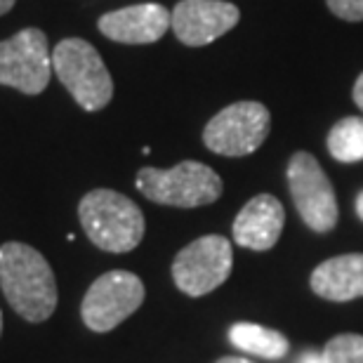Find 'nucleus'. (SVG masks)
I'll use <instances>...</instances> for the list:
<instances>
[{
	"mask_svg": "<svg viewBox=\"0 0 363 363\" xmlns=\"http://www.w3.org/2000/svg\"><path fill=\"white\" fill-rule=\"evenodd\" d=\"M354 101H357V106L363 111V74L357 78V83H354Z\"/></svg>",
	"mask_w": 363,
	"mask_h": 363,
	"instance_id": "6ab92c4d",
	"label": "nucleus"
},
{
	"mask_svg": "<svg viewBox=\"0 0 363 363\" xmlns=\"http://www.w3.org/2000/svg\"><path fill=\"white\" fill-rule=\"evenodd\" d=\"M311 290L328 302H352L363 297V252L325 259L311 272Z\"/></svg>",
	"mask_w": 363,
	"mask_h": 363,
	"instance_id": "ddd939ff",
	"label": "nucleus"
},
{
	"mask_svg": "<svg viewBox=\"0 0 363 363\" xmlns=\"http://www.w3.org/2000/svg\"><path fill=\"white\" fill-rule=\"evenodd\" d=\"M97 26L106 38L116 43L149 45V43L161 40L172 26V14L158 3H142L101 14Z\"/></svg>",
	"mask_w": 363,
	"mask_h": 363,
	"instance_id": "9b49d317",
	"label": "nucleus"
},
{
	"mask_svg": "<svg viewBox=\"0 0 363 363\" xmlns=\"http://www.w3.org/2000/svg\"><path fill=\"white\" fill-rule=\"evenodd\" d=\"M283 224H286V210L281 201L272 194H259L236 215L231 234L241 248L262 252L279 243Z\"/></svg>",
	"mask_w": 363,
	"mask_h": 363,
	"instance_id": "f8f14e48",
	"label": "nucleus"
},
{
	"mask_svg": "<svg viewBox=\"0 0 363 363\" xmlns=\"http://www.w3.org/2000/svg\"><path fill=\"white\" fill-rule=\"evenodd\" d=\"M0 333H3V314H0Z\"/></svg>",
	"mask_w": 363,
	"mask_h": 363,
	"instance_id": "5701e85b",
	"label": "nucleus"
},
{
	"mask_svg": "<svg viewBox=\"0 0 363 363\" xmlns=\"http://www.w3.org/2000/svg\"><path fill=\"white\" fill-rule=\"evenodd\" d=\"M330 12L345 21H363V0H325Z\"/></svg>",
	"mask_w": 363,
	"mask_h": 363,
	"instance_id": "f3484780",
	"label": "nucleus"
},
{
	"mask_svg": "<svg viewBox=\"0 0 363 363\" xmlns=\"http://www.w3.org/2000/svg\"><path fill=\"white\" fill-rule=\"evenodd\" d=\"M52 69L85 111H99L113 97V81L99 52L88 40L67 38L55 48Z\"/></svg>",
	"mask_w": 363,
	"mask_h": 363,
	"instance_id": "20e7f679",
	"label": "nucleus"
},
{
	"mask_svg": "<svg viewBox=\"0 0 363 363\" xmlns=\"http://www.w3.org/2000/svg\"><path fill=\"white\" fill-rule=\"evenodd\" d=\"M0 286L12 309L26 321L40 323L57 307V281L52 267L26 243L0 245Z\"/></svg>",
	"mask_w": 363,
	"mask_h": 363,
	"instance_id": "f257e3e1",
	"label": "nucleus"
},
{
	"mask_svg": "<svg viewBox=\"0 0 363 363\" xmlns=\"http://www.w3.org/2000/svg\"><path fill=\"white\" fill-rule=\"evenodd\" d=\"M272 116L259 101H236L213 116L203 130V142L213 154L248 156L264 144Z\"/></svg>",
	"mask_w": 363,
	"mask_h": 363,
	"instance_id": "39448f33",
	"label": "nucleus"
},
{
	"mask_svg": "<svg viewBox=\"0 0 363 363\" xmlns=\"http://www.w3.org/2000/svg\"><path fill=\"white\" fill-rule=\"evenodd\" d=\"M78 217L90 241L106 252H130L144 238V215L128 196L113 189L85 194Z\"/></svg>",
	"mask_w": 363,
	"mask_h": 363,
	"instance_id": "f03ea898",
	"label": "nucleus"
},
{
	"mask_svg": "<svg viewBox=\"0 0 363 363\" xmlns=\"http://www.w3.org/2000/svg\"><path fill=\"white\" fill-rule=\"evenodd\" d=\"M52 55L40 28H24L0 43V85L40 94L52 78Z\"/></svg>",
	"mask_w": 363,
	"mask_h": 363,
	"instance_id": "1a4fd4ad",
	"label": "nucleus"
},
{
	"mask_svg": "<svg viewBox=\"0 0 363 363\" xmlns=\"http://www.w3.org/2000/svg\"><path fill=\"white\" fill-rule=\"evenodd\" d=\"M328 151L340 163L363 161V118L347 116L337 121L328 133Z\"/></svg>",
	"mask_w": 363,
	"mask_h": 363,
	"instance_id": "2eb2a0df",
	"label": "nucleus"
},
{
	"mask_svg": "<svg viewBox=\"0 0 363 363\" xmlns=\"http://www.w3.org/2000/svg\"><path fill=\"white\" fill-rule=\"evenodd\" d=\"M323 357L328 363H363V335L342 333L325 342Z\"/></svg>",
	"mask_w": 363,
	"mask_h": 363,
	"instance_id": "dca6fc26",
	"label": "nucleus"
},
{
	"mask_svg": "<svg viewBox=\"0 0 363 363\" xmlns=\"http://www.w3.org/2000/svg\"><path fill=\"white\" fill-rule=\"evenodd\" d=\"M236 5L224 0H179L172 10V31L189 48L217 40L238 24Z\"/></svg>",
	"mask_w": 363,
	"mask_h": 363,
	"instance_id": "9d476101",
	"label": "nucleus"
},
{
	"mask_svg": "<svg viewBox=\"0 0 363 363\" xmlns=\"http://www.w3.org/2000/svg\"><path fill=\"white\" fill-rule=\"evenodd\" d=\"M357 215H359V220L363 222V191L357 196Z\"/></svg>",
	"mask_w": 363,
	"mask_h": 363,
	"instance_id": "4be33fe9",
	"label": "nucleus"
},
{
	"mask_svg": "<svg viewBox=\"0 0 363 363\" xmlns=\"http://www.w3.org/2000/svg\"><path fill=\"white\" fill-rule=\"evenodd\" d=\"M144 302V283L133 272H106L83 297L81 316L94 333H108L133 316Z\"/></svg>",
	"mask_w": 363,
	"mask_h": 363,
	"instance_id": "6e6552de",
	"label": "nucleus"
},
{
	"mask_svg": "<svg viewBox=\"0 0 363 363\" xmlns=\"http://www.w3.org/2000/svg\"><path fill=\"white\" fill-rule=\"evenodd\" d=\"M234 269V250L229 238L210 234L196 238L177 252L172 262L175 286L189 297L213 293L231 276Z\"/></svg>",
	"mask_w": 363,
	"mask_h": 363,
	"instance_id": "0eeeda50",
	"label": "nucleus"
},
{
	"mask_svg": "<svg viewBox=\"0 0 363 363\" xmlns=\"http://www.w3.org/2000/svg\"><path fill=\"white\" fill-rule=\"evenodd\" d=\"M229 340L236 350L250 354V357L267 359V361H281V359H286L290 352V342L283 333L274 328H264V325H257V323H248V321L231 325Z\"/></svg>",
	"mask_w": 363,
	"mask_h": 363,
	"instance_id": "4468645a",
	"label": "nucleus"
},
{
	"mask_svg": "<svg viewBox=\"0 0 363 363\" xmlns=\"http://www.w3.org/2000/svg\"><path fill=\"white\" fill-rule=\"evenodd\" d=\"M12 7H14V0H0V14L10 12Z\"/></svg>",
	"mask_w": 363,
	"mask_h": 363,
	"instance_id": "412c9836",
	"label": "nucleus"
},
{
	"mask_svg": "<svg viewBox=\"0 0 363 363\" xmlns=\"http://www.w3.org/2000/svg\"><path fill=\"white\" fill-rule=\"evenodd\" d=\"M288 186L302 222L318 234L335 229L340 210L328 175L307 151H297L288 163Z\"/></svg>",
	"mask_w": 363,
	"mask_h": 363,
	"instance_id": "423d86ee",
	"label": "nucleus"
},
{
	"mask_svg": "<svg viewBox=\"0 0 363 363\" xmlns=\"http://www.w3.org/2000/svg\"><path fill=\"white\" fill-rule=\"evenodd\" d=\"M297 363H328V361H325L323 352H314V350H309V352H304V354H302L300 361H297Z\"/></svg>",
	"mask_w": 363,
	"mask_h": 363,
	"instance_id": "a211bd4d",
	"label": "nucleus"
},
{
	"mask_svg": "<svg viewBox=\"0 0 363 363\" xmlns=\"http://www.w3.org/2000/svg\"><path fill=\"white\" fill-rule=\"evenodd\" d=\"M215 363H255V361H250V359H241V357H222L220 361H215Z\"/></svg>",
	"mask_w": 363,
	"mask_h": 363,
	"instance_id": "aec40b11",
	"label": "nucleus"
},
{
	"mask_svg": "<svg viewBox=\"0 0 363 363\" xmlns=\"http://www.w3.org/2000/svg\"><path fill=\"white\" fill-rule=\"evenodd\" d=\"M135 184L149 201L175 208L210 206L224 189L220 175L199 161H182L170 170L142 168Z\"/></svg>",
	"mask_w": 363,
	"mask_h": 363,
	"instance_id": "7ed1b4c3",
	"label": "nucleus"
}]
</instances>
